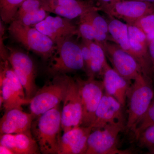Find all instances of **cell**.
I'll list each match as a JSON object with an SVG mask.
<instances>
[{
	"label": "cell",
	"instance_id": "cell-1",
	"mask_svg": "<svg viewBox=\"0 0 154 154\" xmlns=\"http://www.w3.org/2000/svg\"><path fill=\"white\" fill-rule=\"evenodd\" d=\"M61 112L58 105L37 116L32 122L31 131L42 153L59 154L62 137Z\"/></svg>",
	"mask_w": 154,
	"mask_h": 154
},
{
	"label": "cell",
	"instance_id": "cell-2",
	"mask_svg": "<svg viewBox=\"0 0 154 154\" xmlns=\"http://www.w3.org/2000/svg\"><path fill=\"white\" fill-rule=\"evenodd\" d=\"M154 96L152 80L140 74L133 81L127 97L128 118L125 128L134 132Z\"/></svg>",
	"mask_w": 154,
	"mask_h": 154
},
{
	"label": "cell",
	"instance_id": "cell-3",
	"mask_svg": "<svg viewBox=\"0 0 154 154\" xmlns=\"http://www.w3.org/2000/svg\"><path fill=\"white\" fill-rule=\"evenodd\" d=\"M66 37L56 42V49L50 58L48 71L54 76L80 70L85 71V66L80 43Z\"/></svg>",
	"mask_w": 154,
	"mask_h": 154
},
{
	"label": "cell",
	"instance_id": "cell-4",
	"mask_svg": "<svg viewBox=\"0 0 154 154\" xmlns=\"http://www.w3.org/2000/svg\"><path fill=\"white\" fill-rule=\"evenodd\" d=\"M8 30L15 40L43 58H50L55 52L56 45L54 42L34 27L26 26L14 20Z\"/></svg>",
	"mask_w": 154,
	"mask_h": 154
},
{
	"label": "cell",
	"instance_id": "cell-5",
	"mask_svg": "<svg viewBox=\"0 0 154 154\" xmlns=\"http://www.w3.org/2000/svg\"><path fill=\"white\" fill-rule=\"evenodd\" d=\"M69 78L66 75L56 76L52 82L37 91L29 103L30 113L34 118L51 110L63 101Z\"/></svg>",
	"mask_w": 154,
	"mask_h": 154
},
{
	"label": "cell",
	"instance_id": "cell-6",
	"mask_svg": "<svg viewBox=\"0 0 154 154\" xmlns=\"http://www.w3.org/2000/svg\"><path fill=\"white\" fill-rule=\"evenodd\" d=\"M125 128V125H111L101 128L92 129L88 140L86 154H128L131 152L118 148L119 133Z\"/></svg>",
	"mask_w": 154,
	"mask_h": 154
},
{
	"label": "cell",
	"instance_id": "cell-7",
	"mask_svg": "<svg viewBox=\"0 0 154 154\" xmlns=\"http://www.w3.org/2000/svg\"><path fill=\"white\" fill-rule=\"evenodd\" d=\"M83 109V117L81 126H91L95 117V113L102 96L105 93L102 81L88 77L87 80L76 79Z\"/></svg>",
	"mask_w": 154,
	"mask_h": 154
},
{
	"label": "cell",
	"instance_id": "cell-8",
	"mask_svg": "<svg viewBox=\"0 0 154 154\" xmlns=\"http://www.w3.org/2000/svg\"><path fill=\"white\" fill-rule=\"evenodd\" d=\"M8 49L7 59L24 88L26 99H31L38 90L35 83L34 63L25 53L12 48Z\"/></svg>",
	"mask_w": 154,
	"mask_h": 154
},
{
	"label": "cell",
	"instance_id": "cell-9",
	"mask_svg": "<svg viewBox=\"0 0 154 154\" xmlns=\"http://www.w3.org/2000/svg\"><path fill=\"white\" fill-rule=\"evenodd\" d=\"M108 17L122 19L127 24L134 23L146 14L154 12V5L139 0H125L98 6Z\"/></svg>",
	"mask_w": 154,
	"mask_h": 154
},
{
	"label": "cell",
	"instance_id": "cell-10",
	"mask_svg": "<svg viewBox=\"0 0 154 154\" xmlns=\"http://www.w3.org/2000/svg\"><path fill=\"white\" fill-rule=\"evenodd\" d=\"M61 112L62 129L66 132L81 126L83 109L79 86L76 80L69 78Z\"/></svg>",
	"mask_w": 154,
	"mask_h": 154
},
{
	"label": "cell",
	"instance_id": "cell-11",
	"mask_svg": "<svg viewBox=\"0 0 154 154\" xmlns=\"http://www.w3.org/2000/svg\"><path fill=\"white\" fill-rule=\"evenodd\" d=\"M104 49L112 68L126 80L134 81L142 74L141 67L135 59L115 42H107Z\"/></svg>",
	"mask_w": 154,
	"mask_h": 154
},
{
	"label": "cell",
	"instance_id": "cell-12",
	"mask_svg": "<svg viewBox=\"0 0 154 154\" xmlns=\"http://www.w3.org/2000/svg\"><path fill=\"white\" fill-rule=\"evenodd\" d=\"M127 25L131 55L140 66L142 74L152 80L154 70L149 53V42L146 36L134 24Z\"/></svg>",
	"mask_w": 154,
	"mask_h": 154
},
{
	"label": "cell",
	"instance_id": "cell-13",
	"mask_svg": "<svg viewBox=\"0 0 154 154\" xmlns=\"http://www.w3.org/2000/svg\"><path fill=\"white\" fill-rule=\"evenodd\" d=\"M123 106L115 98L105 93L96 109L92 129L111 125L125 124Z\"/></svg>",
	"mask_w": 154,
	"mask_h": 154
},
{
	"label": "cell",
	"instance_id": "cell-14",
	"mask_svg": "<svg viewBox=\"0 0 154 154\" xmlns=\"http://www.w3.org/2000/svg\"><path fill=\"white\" fill-rule=\"evenodd\" d=\"M70 20L59 16L49 15L33 27L49 37L55 44L63 38L78 35L77 26Z\"/></svg>",
	"mask_w": 154,
	"mask_h": 154
},
{
	"label": "cell",
	"instance_id": "cell-15",
	"mask_svg": "<svg viewBox=\"0 0 154 154\" xmlns=\"http://www.w3.org/2000/svg\"><path fill=\"white\" fill-rule=\"evenodd\" d=\"M105 93L117 100L123 107L131 82L119 74L107 63L102 75Z\"/></svg>",
	"mask_w": 154,
	"mask_h": 154
},
{
	"label": "cell",
	"instance_id": "cell-16",
	"mask_svg": "<svg viewBox=\"0 0 154 154\" xmlns=\"http://www.w3.org/2000/svg\"><path fill=\"white\" fill-rule=\"evenodd\" d=\"M34 118L32 113H25L19 109L6 111L1 119V134L31 133V126Z\"/></svg>",
	"mask_w": 154,
	"mask_h": 154
},
{
	"label": "cell",
	"instance_id": "cell-17",
	"mask_svg": "<svg viewBox=\"0 0 154 154\" xmlns=\"http://www.w3.org/2000/svg\"><path fill=\"white\" fill-rule=\"evenodd\" d=\"M92 128L80 126L64 133L59 154H86L88 140Z\"/></svg>",
	"mask_w": 154,
	"mask_h": 154
},
{
	"label": "cell",
	"instance_id": "cell-18",
	"mask_svg": "<svg viewBox=\"0 0 154 154\" xmlns=\"http://www.w3.org/2000/svg\"><path fill=\"white\" fill-rule=\"evenodd\" d=\"M95 10L99 11L98 6L95 5L92 0H75L74 2L68 5L50 6L45 9L49 13L56 14L70 20L80 17L84 14Z\"/></svg>",
	"mask_w": 154,
	"mask_h": 154
},
{
	"label": "cell",
	"instance_id": "cell-19",
	"mask_svg": "<svg viewBox=\"0 0 154 154\" xmlns=\"http://www.w3.org/2000/svg\"><path fill=\"white\" fill-rule=\"evenodd\" d=\"M1 96L5 112L14 109L23 110L22 106L29 104L31 99L22 98L11 85L8 78L0 75Z\"/></svg>",
	"mask_w": 154,
	"mask_h": 154
},
{
	"label": "cell",
	"instance_id": "cell-20",
	"mask_svg": "<svg viewBox=\"0 0 154 154\" xmlns=\"http://www.w3.org/2000/svg\"><path fill=\"white\" fill-rule=\"evenodd\" d=\"M108 17L109 19L107 21L111 42H115L122 49L131 55L127 24L119 19Z\"/></svg>",
	"mask_w": 154,
	"mask_h": 154
},
{
	"label": "cell",
	"instance_id": "cell-21",
	"mask_svg": "<svg viewBox=\"0 0 154 154\" xmlns=\"http://www.w3.org/2000/svg\"><path fill=\"white\" fill-rule=\"evenodd\" d=\"M91 51V60L90 68L87 73L88 77L95 78L102 76L107 61V56L102 46L94 41H88Z\"/></svg>",
	"mask_w": 154,
	"mask_h": 154
},
{
	"label": "cell",
	"instance_id": "cell-22",
	"mask_svg": "<svg viewBox=\"0 0 154 154\" xmlns=\"http://www.w3.org/2000/svg\"><path fill=\"white\" fill-rule=\"evenodd\" d=\"M98 10L88 13L94 29V41L104 49L107 42L111 41L108 22L98 13Z\"/></svg>",
	"mask_w": 154,
	"mask_h": 154
},
{
	"label": "cell",
	"instance_id": "cell-23",
	"mask_svg": "<svg viewBox=\"0 0 154 154\" xmlns=\"http://www.w3.org/2000/svg\"><path fill=\"white\" fill-rule=\"evenodd\" d=\"M17 154H36L40 151L39 146L31 133L15 134Z\"/></svg>",
	"mask_w": 154,
	"mask_h": 154
},
{
	"label": "cell",
	"instance_id": "cell-24",
	"mask_svg": "<svg viewBox=\"0 0 154 154\" xmlns=\"http://www.w3.org/2000/svg\"><path fill=\"white\" fill-rule=\"evenodd\" d=\"M24 0H0V14L3 22L9 23L15 19Z\"/></svg>",
	"mask_w": 154,
	"mask_h": 154
},
{
	"label": "cell",
	"instance_id": "cell-25",
	"mask_svg": "<svg viewBox=\"0 0 154 154\" xmlns=\"http://www.w3.org/2000/svg\"><path fill=\"white\" fill-rule=\"evenodd\" d=\"M49 12L43 8H40L30 11L24 14L19 19H14L19 21L26 26L34 27L41 22L49 16Z\"/></svg>",
	"mask_w": 154,
	"mask_h": 154
},
{
	"label": "cell",
	"instance_id": "cell-26",
	"mask_svg": "<svg viewBox=\"0 0 154 154\" xmlns=\"http://www.w3.org/2000/svg\"><path fill=\"white\" fill-rule=\"evenodd\" d=\"M89 12L79 17V22L77 26V36L84 40L94 41V29L88 14Z\"/></svg>",
	"mask_w": 154,
	"mask_h": 154
},
{
	"label": "cell",
	"instance_id": "cell-27",
	"mask_svg": "<svg viewBox=\"0 0 154 154\" xmlns=\"http://www.w3.org/2000/svg\"><path fill=\"white\" fill-rule=\"evenodd\" d=\"M133 24L137 26L145 34L149 44L154 39V12L141 17Z\"/></svg>",
	"mask_w": 154,
	"mask_h": 154
},
{
	"label": "cell",
	"instance_id": "cell-28",
	"mask_svg": "<svg viewBox=\"0 0 154 154\" xmlns=\"http://www.w3.org/2000/svg\"><path fill=\"white\" fill-rule=\"evenodd\" d=\"M141 147L147 149L151 154H154V125L147 128L136 139Z\"/></svg>",
	"mask_w": 154,
	"mask_h": 154
},
{
	"label": "cell",
	"instance_id": "cell-29",
	"mask_svg": "<svg viewBox=\"0 0 154 154\" xmlns=\"http://www.w3.org/2000/svg\"><path fill=\"white\" fill-rule=\"evenodd\" d=\"M153 125H154V96L148 109L134 132L136 139L147 128Z\"/></svg>",
	"mask_w": 154,
	"mask_h": 154
},
{
	"label": "cell",
	"instance_id": "cell-30",
	"mask_svg": "<svg viewBox=\"0 0 154 154\" xmlns=\"http://www.w3.org/2000/svg\"><path fill=\"white\" fill-rule=\"evenodd\" d=\"M44 5V0H24L19 7L14 19H19L30 11L43 8Z\"/></svg>",
	"mask_w": 154,
	"mask_h": 154
},
{
	"label": "cell",
	"instance_id": "cell-31",
	"mask_svg": "<svg viewBox=\"0 0 154 154\" xmlns=\"http://www.w3.org/2000/svg\"><path fill=\"white\" fill-rule=\"evenodd\" d=\"M1 145L4 146L13 151L14 154H17L15 134H1Z\"/></svg>",
	"mask_w": 154,
	"mask_h": 154
},
{
	"label": "cell",
	"instance_id": "cell-32",
	"mask_svg": "<svg viewBox=\"0 0 154 154\" xmlns=\"http://www.w3.org/2000/svg\"><path fill=\"white\" fill-rule=\"evenodd\" d=\"M80 47L82 50V55L85 66V72H88L90 68L91 60V51L87 41L82 39L80 43Z\"/></svg>",
	"mask_w": 154,
	"mask_h": 154
},
{
	"label": "cell",
	"instance_id": "cell-33",
	"mask_svg": "<svg viewBox=\"0 0 154 154\" xmlns=\"http://www.w3.org/2000/svg\"><path fill=\"white\" fill-rule=\"evenodd\" d=\"M149 51L154 70V38L149 44Z\"/></svg>",
	"mask_w": 154,
	"mask_h": 154
},
{
	"label": "cell",
	"instance_id": "cell-34",
	"mask_svg": "<svg viewBox=\"0 0 154 154\" xmlns=\"http://www.w3.org/2000/svg\"><path fill=\"white\" fill-rule=\"evenodd\" d=\"M0 154H14V153L11 149L4 146H0Z\"/></svg>",
	"mask_w": 154,
	"mask_h": 154
},
{
	"label": "cell",
	"instance_id": "cell-35",
	"mask_svg": "<svg viewBox=\"0 0 154 154\" xmlns=\"http://www.w3.org/2000/svg\"><path fill=\"white\" fill-rule=\"evenodd\" d=\"M125 1V0H99V5H103V4H111L117 2H121V1Z\"/></svg>",
	"mask_w": 154,
	"mask_h": 154
},
{
	"label": "cell",
	"instance_id": "cell-36",
	"mask_svg": "<svg viewBox=\"0 0 154 154\" xmlns=\"http://www.w3.org/2000/svg\"><path fill=\"white\" fill-rule=\"evenodd\" d=\"M139 1H143V2H146L151 4H154V0H139Z\"/></svg>",
	"mask_w": 154,
	"mask_h": 154
}]
</instances>
